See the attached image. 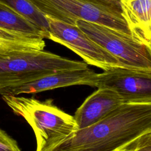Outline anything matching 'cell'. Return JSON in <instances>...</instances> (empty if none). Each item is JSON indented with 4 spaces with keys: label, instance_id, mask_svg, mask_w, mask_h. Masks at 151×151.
I'll use <instances>...</instances> for the list:
<instances>
[{
    "label": "cell",
    "instance_id": "2",
    "mask_svg": "<svg viewBox=\"0 0 151 151\" xmlns=\"http://www.w3.org/2000/svg\"><path fill=\"white\" fill-rule=\"evenodd\" d=\"M17 116L31 126L36 138V151H50L78 129L73 116L54 104L53 100L40 101L33 97L1 95Z\"/></svg>",
    "mask_w": 151,
    "mask_h": 151
},
{
    "label": "cell",
    "instance_id": "4",
    "mask_svg": "<svg viewBox=\"0 0 151 151\" xmlns=\"http://www.w3.org/2000/svg\"><path fill=\"white\" fill-rule=\"evenodd\" d=\"M87 67L84 61L70 60L44 50L0 55V89L58 71Z\"/></svg>",
    "mask_w": 151,
    "mask_h": 151
},
{
    "label": "cell",
    "instance_id": "6",
    "mask_svg": "<svg viewBox=\"0 0 151 151\" xmlns=\"http://www.w3.org/2000/svg\"><path fill=\"white\" fill-rule=\"evenodd\" d=\"M45 17L50 27L48 40L71 50L82 58L87 64L96 66L104 71L124 67L114 56L90 38L76 25Z\"/></svg>",
    "mask_w": 151,
    "mask_h": 151
},
{
    "label": "cell",
    "instance_id": "8",
    "mask_svg": "<svg viewBox=\"0 0 151 151\" xmlns=\"http://www.w3.org/2000/svg\"><path fill=\"white\" fill-rule=\"evenodd\" d=\"M96 74L95 71L88 67L60 71L27 83L1 88L0 94L19 96L21 94H35L73 85L92 87Z\"/></svg>",
    "mask_w": 151,
    "mask_h": 151
},
{
    "label": "cell",
    "instance_id": "9",
    "mask_svg": "<svg viewBox=\"0 0 151 151\" xmlns=\"http://www.w3.org/2000/svg\"><path fill=\"white\" fill-rule=\"evenodd\" d=\"M123 103L114 91L98 88L77 109L73 117L78 129H81L104 119Z\"/></svg>",
    "mask_w": 151,
    "mask_h": 151
},
{
    "label": "cell",
    "instance_id": "11",
    "mask_svg": "<svg viewBox=\"0 0 151 151\" xmlns=\"http://www.w3.org/2000/svg\"><path fill=\"white\" fill-rule=\"evenodd\" d=\"M44 39L0 28V55L44 50L45 46Z\"/></svg>",
    "mask_w": 151,
    "mask_h": 151
},
{
    "label": "cell",
    "instance_id": "14",
    "mask_svg": "<svg viewBox=\"0 0 151 151\" xmlns=\"http://www.w3.org/2000/svg\"><path fill=\"white\" fill-rule=\"evenodd\" d=\"M121 151H151V132L140 135L126 145Z\"/></svg>",
    "mask_w": 151,
    "mask_h": 151
},
{
    "label": "cell",
    "instance_id": "3",
    "mask_svg": "<svg viewBox=\"0 0 151 151\" xmlns=\"http://www.w3.org/2000/svg\"><path fill=\"white\" fill-rule=\"evenodd\" d=\"M44 15L76 25L77 19L100 24L131 37L119 0H29Z\"/></svg>",
    "mask_w": 151,
    "mask_h": 151
},
{
    "label": "cell",
    "instance_id": "10",
    "mask_svg": "<svg viewBox=\"0 0 151 151\" xmlns=\"http://www.w3.org/2000/svg\"><path fill=\"white\" fill-rule=\"evenodd\" d=\"M131 35L151 48V0H119Z\"/></svg>",
    "mask_w": 151,
    "mask_h": 151
},
{
    "label": "cell",
    "instance_id": "15",
    "mask_svg": "<svg viewBox=\"0 0 151 151\" xmlns=\"http://www.w3.org/2000/svg\"><path fill=\"white\" fill-rule=\"evenodd\" d=\"M0 151H21L17 142L0 127Z\"/></svg>",
    "mask_w": 151,
    "mask_h": 151
},
{
    "label": "cell",
    "instance_id": "12",
    "mask_svg": "<svg viewBox=\"0 0 151 151\" xmlns=\"http://www.w3.org/2000/svg\"><path fill=\"white\" fill-rule=\"evenodd\" d=\"M0 28L26 35L44 38V35L41 30L1 0Z\"/></svg>",
    "mask_w": 151,
    "mask_h": 151
},
{
    "label": "cell",
    "instance_id": "13",
    "mask_svg": "<svg viewBox=\"0 0 151 151\" xmlns=\"http://www.w3.org/2000/svg\"><path fill=\"white\" fill-rule=\"evenodd\" d=\"M1 1L37 27L43 32L44 38L48 39L50 27L47 18L29 0Z\"/></svg>",
    "mask_w": 151,
    "mask_h": 151
},
{
    "label": "cell",
    "instance_id": "1",
    "mask_svg": "<svg viewBox=\"0 0 151 151\" xmlns=\"http://www.w3.org/2000/svg\"><path fill=\"white\" fill-rule=\"evenodd\" d=\"M151 132V102L123 103L107 116L72 133L50 151H121Z\"/></svg>",
    "mask_w": 151,
    "mask_h": 151
},
{
    "label": "cell",
    "instance_id": "7",
    "mask_svg": "<svg viewBox=\"0 0 151 151\" xmlns=\"http://www.w3.org/2000/svg\"><path fill=\"white\" fill-rule=\"evenodd\" d=\"M92 87L114 91L124 103L151 102V71L113 68L96 73Z\"/></svg>",
    "mask_w": 151,
    "mask_h": 151
},
{
    "label": "cell",
    "instance_id": "5",
    "mask_svg": "<svg viewBox=\"0 0 151 151\" xmlns=\"http://www.w3.org/2000/svg\"><path fill=\"white\" fill-rule=\"evenodd\" d=\"M76 25L114 56L124 68L151 71V48L100 24L77 19Z\"/></svg>",
    "mask_w": 151,
    "mask_h": 151
}]
</instances>
